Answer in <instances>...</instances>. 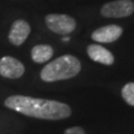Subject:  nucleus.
<instances>
[{
    "label": "nucleus",
    "mask_w": 134,
    "mask_h": 134,
    "mask_svg": "<svg viewBox=\"0 0 134 134\" xmlns=\"http://www.w3.org/2000/svg\"><path fill=\"white\" fill-rule=\"evenodd\" d=\"M5 106L29 117L50 121L67 119L72 113L70 107L65 103L24 95H12L7 97Z\"/></svg>",
    "instance_id": "nucleus-1"
},
{
    "label": "nucleus",
    "mask_w": 134,
    "mask_h": 134,
    "mask_svg": "<svg viewBox=\"0 0 134 134\" xmlns=\"http://www.w3.org/2000/svg\"><path fill=\"white\" fill-rule=\"evenodd\" d=\"M64 134H85V131L81 126H73L67 129Z\"/></svg>",
    "instance_id": "nucleus-11"
},
{
    "label": "nucleus",
    "mask_w": 134,
    "mask_h": 134,
    "mask_svg": "<svg viewBox=\"0 0 134 134\" xmlns=\"http://www.w3.org/2000/svg\"><path fill=\"white\" fill-rule=\"evenodd\" d=\"M68 40H69L68 37H65V38H63V41H68Z\"/></svg>",
    "instance_id": "nucleus-12"
},
{
    "label": "nucleus",
    "mask_w": 134,
    "mask_h": 134,
    "mask_svg": "<svg viewBox=\"0 0 134 134\" xmlns=\"http://www.w3.org/2000/svg\"><path fill=\"white\" fill-rule=\"evenodd\" d=\"M122 97L129 105L134 106V83H127L122 88Z\"/></svg>",
    "instance_id": "nucleus-10"
},
{
    "label": "nucleus",
    "mask_w": 134,
    "mask_h": 134,
    "mask_svg": "<svg viewBox=\"0 0 134 134\" xmlns=\"http://www.w3.org/2000/svg\"><path fill=\"white\" fill-rule=\"evenodd\" d=\"M31 58L32 60L37 63V64H43V63L48 62L54 55V49L52 46L41 44V45H36L35 47L31 49Z\"/></svg>",
    "instance_id": "nucleus-9"
},
{
    "label": "nucleus",
    "mask_w": 134,
    "mask_h": 134,
    "mask_svg": "<svg viewBox=\"0 0 134 134\" xmlns=\"http://www.w3.org/2000/svg\"><path fill=\"white\" fill-rule=\"evenodd\" d=\"M87 54L92 60L103 65H112L114 63V56L105 47L100 45H90L87 47Z\"/></svg>",
    "instance_id": "nucleus-8"
},
{
    "label": "nucleus",
    "mask_w": 134,
    "mask_h": 134,
    "mask_svg": "<svg viewBox=\"0 0 134 134\" xmlns=\"http://www.w3.org/2000/svg\"><path fill=\"white\" fill-rule=\"evenodd\" d=\"M122 32V27L117 25H107L104 27H99L92 32V39L100 44L113 43L120 38Z\"/></svg>",
    "instance_id": "nucleus-6"
},
{
    "label": "nucleus",
    "mask_w": 134,
    "mask_h": 134,
    "mask_svg": "<svg viewBox=\"0 0 134 134\" xmlns=\"http://www.w3.org/2000/svg\"><path fill=\"white\" fill-rule=\"evenodd\" d=\"M24 73L25 66L18 59L11 56H5L0 59V75L2 77L16 79L21 77Z\"/></svg>",
    "instance_id": "nucleus-5"
},
{
    "label": "nucleus",
    "mask_w": 134,
    "mask_h": 134,
    "mask_svg": "<svg viewBox=\"0 0 134 134\" xmlns=\"http://www.w3.org/2000/svg\"><path fill=\"white\" fill-rule=\"evenodd\" d=\"M30 34V26L26 20L17 19L11 25V28L8 34V39L15 46H20L25 43Z\"/></svg>",
    "instance_id": "nucleus-7"
},
{
    "label": "nucleus",
    "mask_w": 134,
    "mask_h": 134,
    "mask_svg": "<svg viewBox=\"0 0 134 134\" xmlns=\"http://www.w3.org/2000/svg\"><path fill=\"white\" fill-rule=\"evenodd\" d=\"M81 62L73 55H63L48 63L40 72V78L44 82L52 83L75 77L81 72Z\"/></svg>",
    "instance_id": "nucleus-2"
},
{
    "label": "nucleus",
    "mask_w": 134,
    "mask_h": 134,
    "mask_svg": "<svg viewBox=\"0 0 134 134\" xmlns=\"http://www.w3.org/2000/svg\"><path fill=\"white\" fill-rule=\"evenodd\" d=\"M45 23L47 27L53 32L62 36L69 35L76 28V21L73 17L60 14H50L45 18Z\"/></svg>",
    "instance_id": "nucleus-3"
},
{
    "label": "nucleus",
    "mask_w": 134,
    "mask_h": 134,
    "mask_svg": "<svg viewBox=\"0 0 134 134\" xmlns=\"http://www.w3.org/2000/svg\"><path fill=\"white\" fill-rule=\"evenodd\" d=\"M133 12L134 2L132 0H115L105 3L100 9V15L105 18H124Z\"/></svg>",
    "instance_id": "nucleus-4"
}]
</instances>
